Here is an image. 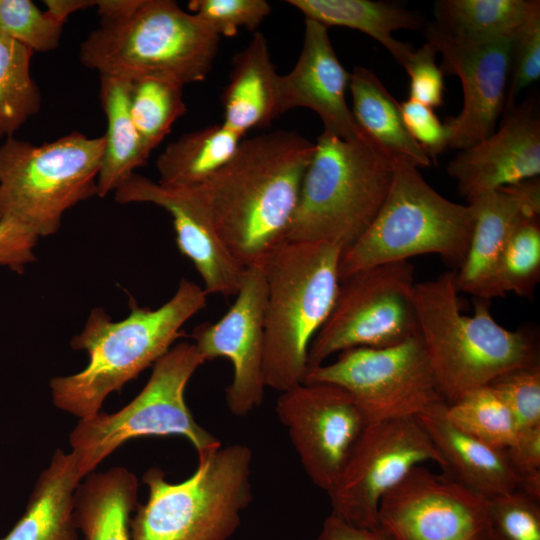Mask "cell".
Here are the masks:
<instances>
[{
    "label": "cell",
    "instance_id": "1",
    "mask_svg": "<svg viewBox=\"0 0 540 540\" xmlns=\"http://www.w3.org/2000/svg\"><path fill=\"white\" fill-rule=\"evenodd\" d=\"M315 143L276 130L242 140L231 159L195 186L212 223L245 268L263 267L287 240Z\"/></svg>",
    "mask_w": 540,
    "mask_h": 540
},
{
    "label": "cell",
    "instance_id": "2",
    "mask_svg": "<svg viewBox=\"0 0 540 540\" xmlns=\"http://www.w3.org/2000/svg\"><path fill=\"white\" fill-rule=\"evenodd\" d=\"M207 293L195 282L182 279L175 294L151 309L130 301L129 315L113 322L103 308H94L83 330L70 342L88 354L80 372L50 380L56 408L79 420L101 411L104 400L153 365L181 336L182 326L206 305Z\"/></svg>",
    "mask_w": 540,
    "mask_h": 540
},
{
    "label": "cell",
    "instance_id": "3",
    "mask_svg": "<svg viewBox=\"0 0 540 540\" xmlns=\"http://www.w3.org/2000/svg\"><path fill=\"white\" fill-rule=\"evenodd\" d=\"M100 24L80 44L79 59L99 75L157 76L182 86L203 81L220 36L172 0H97Z\"/></svg>",
    "mask_w": 540,
    "mask_h": 540
},
{
    "label": "cell",
    "instance_id": "4",
    "mask_svg": "<svg viewBox=\"0 0 540 540\" xmlns=\"http://www.w3.org/2000/svg\"><path fill=\"white\" fill-rule=\"evenodd\" d=\"M458 294L455 270L415 283L412 291L418 333L446 404L505 372L539 364L533 332L504 328L485 300L473 315L462 314Z\"/></svg>",
    "mask_w": 540,
    "mask_h": 540
},
{
    "label": "cell",
    "instance_id": "5",
    "mask_svg": "<svg viewBox=\"0 0 540 540\" xmlns=\"http://www.w3.org/2000/svg\"><path fill=\"white\" fill-rule=\"evenodd\" d=\"M398 159L362 129L353 139L323 132L302 182L286 241L350 246L380 210Z\"/></svg>",
    "mask_w": 540,
    "mask_h": 540
},
{
    "label": "cell",
    "instance_id": "6",
    "mask_svg": "<svg viewBox=\"0 0 540 540\" xmlns=\"http://www.w3.org/2000/svg\"><path fill=\"white\" fill-rule=\"evenodd\" d=\"M342 251L326 241H286L264 264L266 387L283 392L303 383L310 344L338 296Z\"/></svg>",
    "mask_w": 540,
    "mask_h": 540
},
{
    "label": "cell",
    "instance_id": "7",
    "mask_svg": "<svg viewBox=\"0 0 540 540\" xmlns=\"http://www.w3.org/2000/svg\"><path fill=\"white\" fill-rule=\"evenodd\" d=\"M252 458L244 444L221 446L198 455L196 470L180 483L149 468L142 478L148 498L131 519V540H228L253 498Z\"/></svg>",
    "mask_w": 540,
    "mask_h": 540
},
{
    "label": "cell",
    "instance_id": "8",
    "mask_svg": "<svg viewBox=\"0 0 540 540\" xmlns=\"http://www.w3.org/2000/svg\"><path fill=\"white\" fill-rule=\"evenodd\" d=\"M473 223L470 204L448 200L417 167L400 160L377 215L342 251L340 282L360 271L424 254L440 256L456 271L466 256Z\"/></svg>",
    "mask_w": 540,
    "mask_h": 540
},
{
    "label": "cell",
    "instance_id": "9",
    "mask_svg": "<svg viewBox=\"0 0 540 540\" xmlns=\"http://www.w3.org/2000/svg\"><path fill=\"white\" fill-rule=\"evenodd\" d=\"M104 136L73 131L41 145L8 137L0 145V220L40 237L56 233L64 213L94 195Z\"/></svg>",
    "mask_w": 540,
    "mask_h": 540
},
{
    "label": "cell",
    "instance_id": "10",
    "mask_svg": "<svg viewBox=\"0 0 540 540\" xmlns=\"http://www.w3.org/2000/svg\"><path fill=\"white\" fill-rule=\"evenodd\" d=\"M204 362L193 343H178L153 364L147 383L127 405L79 420L69 434V444L83 478L120 446L142 436H184L198 455L221 447L185 402L186 386Z\"/></svg>",
    "mask_w": 540,
    "mask_h": 540
},
{
    "label": "cell",
    "instance_id": "11",
    "mask_svg": "<svg viewBox=\"0 0 540 540\" xmlns=\"http://www.w3.org/2000/svg\"><path fill=\"white\" fill-rule=\"evenodd\" d=\"M414 284L409 261L375 266L342 281L329 317L310 344L308 370L347 349L388 347L418 335Z\"/></svg>",
    "mask_w": 540,
    "mask_h": 540
},
{
    "label": "cell",
    "instance_id": "12",
    "mask_svg": "<svg viewBox=\"0 0 540 540\" xmlns=\"http://www.w3.org/2000/svg\"><path fill=\"white\" fill-rule=\"evenodd\" d=\"M303 383H325L347 391L371 423L417 417L440 396L418 335L382 348L357 347L309 369Z\"/></svg>",
    "mask_w": 540,
    "mask_h": 540
},
{
    "label": "cell",
    "instance_id": "13",
    "mask_svg": "<svg viewBox=\"0 0 540 540\" xmlns=\"http://www.w3.org/2000/svg\"><path fill=\"white\" fill-rule=\"evenodd\" d=\"M442 459L417 417L368 425L351 451L337 481L327 491L331 514L357 527H379L383 496L412 468Z\"/></svg>",
    "mask_w": 540,
    "mask_h": 540
},
{
    "label": "cell",
    "instance_id": "14",
    "mask_svg": "<svg viewBox=\"0 0 540 540\" xmlns=\"http://www.w3.org/2000/svg\"><path fill=\"white\" fill-rule=\"evenodd\" d=\"M276 414L309 479L328 491L371 422L344 389L301 383L281 392Z\"/></svg>",
    "mask_w": 540,
    "mask_h": 540
},
{
    "label": "cell",
    "instance_id": "15",
    "mask_svg": "<svg viewBox=\"0 0 540 540\" xmlns=\"http://www.w3.org/2000/svg\"><path fill=\"white\" fill-rule=\"evenodd\" d=\"M379 526L396 540H483L487 499L418 465L382 498Z\"/></svg>",
    "mask_w": 540,
    "mask_h": 540
},
{
    "label": "cell",
    "instance_id": "16",
    "mask_svg": "<svg viewBox=\"0 0 540 540\" xmlns=\"http://www.w3.org/2000/svg\"><path fill=\"white\" fill-rule=\"evenodd\" d=\"M266 304L263 267H247L228 311L216 322L196 326L191 334L205 361L218 357L231 361L234 374L226 390V403L238 417L247 416L264 398Z\"/></svg>",
    "mask_w": 540,
    "mask_h": 540
},
{
    "label": "cell",
    "instance_id": "17",
    "mask_svg": "<svg viewBox=\"0 0 540 540\" xmlns=\"http://www.w3.org/2000/svg\"><path fill=\"white\" fill-rule=\"evenodd\" d=\"M425 36L442 56V72L460 79L462 109L444 125L448 148L466 149L490 136L504 111L513 34L465 43L451 38L433 22L425 28Z\"/></svg>",
    "mask_w": 540,
    "mask_h": 540
},
{
    "label": "cell",
    "instance_id": "18",
    "mask_svg": "<svg viewBox=\"0 0 540 540\" xmlns=\"http://www.w3.org/2000/svg\"><path fill=\"white\" fill-rule=\"evenodd\" d=\"M114 200L165 209L172 218L177 247L193 263L207 295L236 296L245 267L221 240L195 188L169 187L134 173L114 191Z\"/></svg>",
    "mask_w": 540,
    "mask_h": 540
},
{
    "label": "cell",
    "instance_id": "19",
    "mask_svg": "<svg viewBox=\"0 0 540 540\" xmlns=\"http://www.w3.org/2000/svg\"><path fill=\"white\" fill-rule=\"evenodd\" d=\"M468 203L489 191L540 174V117L535 99L505 112L497 131L460 150L447 166Z\"/></svg>",
    "mask_w": 540,
    "mask_h": 540
},
{
    "label": "cell",
    "instance_id": "20",
    "mask_svg": "<svg viewBox=\"0 0 540 540\" xmlns=\"http://www.w3.org/2000/svg\"><path fill=\"white\" fill-rule=\"evenodd\" d=\"M349 82L350 73L336 55L328 28L305 19L298 60L289 73L278 76V114L298 107L308 108L321 118L324 131L342 139H353L361 128L346 102Z\"/></svg>",
    "mask_w": 540,
    "mask_h": 540
},
{
    "label": "cell",
    "instance_id": "21",
    "mask_svg": "<svg viewBox=\"0 0 540 540\" xmlns=\"http://www.w3.org/2000/svg\"><path fill=\"white\" fill-rule=\"evenodd\" d=\"M468 204L474 223L466 256L455 271L457 289L479 300L504 297L498 282L500 255L514 227L527 216L540 215L539 178L489 191Z\"/></svg>",
    "mask_w": 540,
    "mask_h": 540
},
{
    "label": "cell",
    "instance_id": "22",
    "mask_svg": "<svg viewBox=\"0 0 540 540\" xmlns=\"http://www.w3.org/2000/svg\"><path fill=\"white\" fill-rule=\"evenodd\" d=\"M439 401L417 416L442 459L443 474L486 499L517 488L518 476L506 449L489 445L458 428Z\"/></svg>",
    "mask_w": 540,
    "mask_h": 540
},
{
    "label": "cell",
    "instance_id": "23",
    "mask_svg": "<svg viewBox=\"0 0 540 540\" xmlns=\"http://www.w3.org/2000/svg\"><path fill=\"white\" fill-rule=\"evenodd\" d=\"M82 479L72 452L56 449L34 485L25 512L0 540H78L73 497Z\"/></svg>",
    "mask_w": 540,
    "mask_h": 540
},
{
    "label": "cell",
    "instance_id": "24",
    "mask_svg": "<svg viewBox=\"0 0 540 540\" xmlns=\"http://www.w3.org/2000/svg\"><path fill=\"white\" fill-rule=\"evenodd\" d=\"M232 64L230 79L221 97L222 123L243 136L246 131L265 127L279 117V75L272 63L267 40L259 32L234 56Z\"/></svg>",
    "mask_w": 540,
    "mask_h": 540
},
{
    "label": "cell",
    "instance_id": "25",
    "mask_svg": "<svg viewBox=\"0 0 540 540\" xmlns=\"http://www.w3.org/2000/svg\"><path fill=\"white\" fill-rule=\"evenodd\" d=\"M73 497L76 528L85 540H131V514L138 506L136 475L123 466L91 472Z\"/></svg>",
    "mask_w": 540,
    "mask_h": 540
},
{
    "label": "cell",
    "instance_id": "26",
    "mask_svg": "<svg viewBox=\"0 0 540 540\" xmlns=\"http://www.w3.org/2000/svg\"><path fill=\"white\" fill-rule=\"evenodd\" d=\"M305 19L325 27L342 26L358 30L378 41L404 67L413 52L410 43L399 41L394 32L419 30L420 16L399 5L371 0H287Z\"/></svg>",
    "mask_w": 540,
    "mask_h": 540
},
{
    "label": "cell",
    "instance_id": "27",
    "mask_svg": "<svg viewBox=\"0 0 540 540\" xmlns=\"http://www.w3.org/2000/svg\"><path fill=\"white\" fill-rule=\"evenodd\" d=\"M351 110L358 126L392 156L419 168L431 159L412 138L403 120L400 103L377 75L357 66L350 73Z\"/></svg>",
    "mask_w": 540,
    "mask_h": 540
},
{
    "label": "cell",
    "instance_id": "28",
    "mask_svg": "<svg viewBox=\"0 0 540 540\" xmlns=\"http://www.w3.org/2000/svg\"><path fill=\"white\" fill-rule=\"evenodd\" d=\"M99 100L107 120L105 149L97 178V196L103 198L121 186L149 155L130 114V79L99 75Z\"/></svg>",
    "mask_w": 540,
    "mask_h": 540
},
{
    "label": "cell",
    "instance_id": "29",
    "mask_svg": "<svg viewBox=\"0 0 540 540\" xmlns=\"http://www.w3.org/2000/svg\"><path fill=\"white\" fill-rule=\"evenodd\" d=\"M242 137L223 123L182 135L158 156V182L178 188L204 183L231 159Z\"/></svg>",
    "mask_w": 540,
    "mask_h": 540
},
{
    "label": "cell",
    "instance_id": "30",
    "mask_svg": "<svg viewBox=\"0 0 540 540\" xmlns=\"http://www.w3.org/2000/svg\"><path fill=\"white\" fill-rule=\"evenodd\" d=\"M533 0H439L434 22L451 38L483 43L510 36L526 18Z\"/></svg>",
    "mask_w": 540,
    "mask_h": 540
},
{
    "label": "cell",
    "instance_id": "31",
    "mask_svg": "<svg viewBox=\"0 0 540 540\" xmlns=\"http://www.w3.org/2000/svg\"><path fill=\"white\" fill-rule=\"evenodd\" d=\"M129 105L132 121L148 155L186 112L183 86L157 76L130 79Z\"/></svg>",
    "mask_w": 540,
    "mask_h": 540
},
{
    "label": "cell",
    "instance_id": "32",
    "mask_svg": "<svg viewBox=\"0 0 540 540\" xmlns=\"http://www.w3.org/2000/svg\"><path fill=\"white\" fill-rule=\"evenodd\" d=\"M33 53L0 37V140L13 136L41 108V93L30 72Z\"/></svg>",
    "mask_w": 540,
    "mask_h": 540
},
{
    "label": "cell",
    "instance_id": "33",
    "mask_svg": "<svg viewBox=\"0 0 540 540\" xmlns=\"http://www.w3.org/2000/svg\"><path fill=\"white\" fill-rule=\"evenodd\" d=\"M446 413L458 428L494 447L507 449L516 440L514 417L490 385L472 389L447 404Z\"/></svg>",
    "mask_w": 540,
    "mask_h": 540
},
{
    "label": "cell",
    "instance_id": "34",
    "mask_svg": "<svg viewBox=\"0 0 540 540\" xmlns=\"http://www.w3.org/2000/svg\"><path fill=\"white\" fill-rule=\"evenodd\" d=\"M540 279V215L523 218L509 235L498 263V282L505 296L530 298Z\"/></svg>",
    "mask_w": 540,
    "mask_h": 540
},
{
    "label": "cell",
    "instance_id": "35",
    "mask_svg": "<svg viewBox=\"0 0 540 540\" xmlns=\"http://www.w3.org/2000/svg\"><path fill=\"white\" fill-rule=\"evenodd\" d=\"M63 26L31 0H0V37L14 40L34 53L58 48Z\"/></svg>",
    "mask_w": 540,
    "mask_h": 540
},
{
    "label": "cell",
    "instance_id": "36",
    "mask_svg": "<svg viewBox=\"0 0 540 540\" xmlns=\"http://www.w3.org/2000/svg\"><path fill=\"white\" fill-rule=\"evenodd\" d=\"M504 111L516 105L519 94L540 77V2L532 1L530 10L513 33Z\"/></svg>",
    "mask_w": 540,
    "mask_h": 540
},
{
    "label": "cell",
    "instance_id": "37",
    "mask_svg": "<svg viewBox=\"0 0 540 540\" xmlns=\"http://www.w3.org/2000/svg\"><path fill=\"white\" fill-rule=\"evenodd\" d=\"M492 531L503 540H540V502L518 489L487 499Z\"/></svg>",
    "mask_w": 540,
    "mask_h": 540
},
{
    "label": "cell",
    "instance_id": "38",
    "mask_svg": "<svg viewBox=\"0 0 540 540\" xmlns=\"http://www.w3.org/2000/svg\"><path fill=\"white\" fill-rule=\"evenodd\" d=\"M488 385L510 409L518 431L540 426V364L505 372Z\"/></svg>",
    "mask_w": 540,
    "mask_h": 540
},
{
    "label": "cell",
    "instance_id": "39",
    "mask_svg": "<svg viewBox=\"0 0 540 540\" xmlns=\"http://www.w3.org/2000/svg\"><path fill=\"white\" fill-rule=\"evenodd\" d=\"M188 9L218 36L226 37L239 28L254 31L271 12L265 0H191Z\"/></svg>",
    "mask_w": 540,
    "mask_h": 540
},
{
    "label": "cell",
    "instance_id": "40",
    "mask_svg": "<svg viewBox=\"0 0 540 540\" xmlns=\"http://www.w3.org/2000/svg\"><path fill=\"white\" fill-rule=\"evenodd\" d=\"M435 47L425 42L413 50L404 69L410 78L409 98L432 109L443 103V72L436 64Z\"/></svg>",
    "mask_w": 540,
    "mask_h": 540
},
{
    "label": "cell",
    "instance_id": "41",
    "mask_svg": "<svg viewBox=\"0 0 540 540\" xmlns=\"http://www.w3.org/2000/svg\"><path fill=\"white\" fill-rule=\"evenodd\" d=\"M400 107L406 128L429 158H436L448 149L446 127L432 108L410 98L400 103Z\"/></svg>",
    "mask_w": 540,
    "mask_h": 540
},
{
    "label": "cell",
    "instance_id": "42",
    "mask_svg": "<svg viewBox=\"0 0 540 540\" xmlns=\"http://www.w3.org/2000/svg\"><path fill=\"white\" fill-rule=\"evenodd\" d=\"M39 237L13 219L0 220V267L22 273L36 260L34 249Z\"/></svg>",
    "mask_w": 540,
    "mask_h": 540
},
{
    "label": "cell",
    "instance_id": "43",
    "mask_svg": "<svg viewBox=\"0 0 540 540\" xmlns=\"http://www.w3.org/2000/svg\"><path fill=\"white\" fill-rule=\"evenodd\" d=\"M506 452L518 479L540 473V426L518 431Z\"/></svg>",
    "mask_w": 540,
    "mask_h": 540
},
{
    "label": "cell",
    "instance_id": "44",
    "mask_svg": "<svg viewBox=\"0 0 540 540\" xmlns=\"http://www.w3.org/2000/svg\"><path fill=\"white\" fill-rule=\"evenodd\" d=\"M317 540H396L381 526L357 527L330 514L323 522Z\"/></svg>",
    "mask_w": 540,
    "mask_h": 540
},
{
    "label": "cell",
    "instance_id": "45",
    "mask_svg": "<svg viewBox=\"0 0 540 540\" xmlns=\"http://www.w3.org/2000/svg\"><path fill=\"white\" fill-rule=\"evenodd\" d=\"M44 3L46 11L63 24L72 13L96 5L94 0H45Z\"/></svg>",
    "mask_w": 540,
    "mask_h": 540
},
{
    "label": "cell",
    "instance_id": "46",
    "mask_svg": "<svg viewBox=\"0 0 540 540\" xmlns=\"http://www.w3.org/2000/svg\"><path fill=\"white\" fill-rule=\"evenodd\" d=\"M483 540H503L497 536L491 529L490 533Z\"/></svg>",
    "mask_w": 540,
    "mask_h": 540
}]
</instances>
